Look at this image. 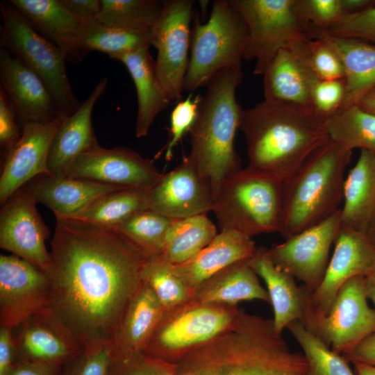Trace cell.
<instances>
[{"mask_svg":"<svg viewBox=\"0 0 375 375\" xmlns=\"http://www.w3.org/2000/svg\"><path fill=\"white\" fill-rule=\"evenodd\" d=\"M49 308L83 351L110 346L149 258L112 228L56 218Z\"/></svg>","mask_w":375,"mask_h":375,"instance_id":"1","label":"cell"},{"mask_svg":"<svg viewBox=\"0 0 375 375\" xmlns=\"http://www.w3.org/2000/svg\"><path fill=\"white\" fill-rule=\"evenodd\" d=\"M174 365L179 375H310L304 355L290 349L272 319L242 308L232 328Z\"/></svg>","mask_w":375,"mask_h":375,"instance_id":"2","label":"cell"},{"mask_svg":"<svg viewBox=\"0 0 375 375\" xmlns=\"http://www.w3.org/2000/svg\"><path fill=\"white\" fill-rule=\"evenodd\" d=\"M247 167L283 181L330 140L324 121L312 108L265 99L242 109Z\"/></svg>","mask_w":375,"mask_h":375,"instance_id":"3","label":"cell"},{"mask_svg":"<svg viewBox=\"0 0 375 375\" xmlns=\"http://www.w3.org/2000/svg\"><path fill=\"white\" fill-rule=\"evenodd\" d=\"M242 78L241 65L218 71L206 85L189 131L188 157L210 179L214 194L224 179L242 169L234 140L242 111L235 92Z\"/></svg>","mask_w":375,"mask_h":375,"instance_id":"4","label":"cell"},{"mask_svg":"<svg viewBox=\"0 0 375 375\" xmlns=\"http://www.w3.org/2000/svg\"><path fill=\"white\" fill-rule=\"evenodd\" d=\"M351 154L352 151L330 139L282 181L278 233L284 239L326 219L340 209Z\"/></svg>","mask_w":375,"mask_h":375,"instance_id":"5","label":"cell"},{"mask_svg":"<svg viewBox=\"0 0 375 375\" xmlns=\"http://www.w3.org/2000/svg\"><path fill=\"white\" fill-rule=\"evenodd\" d=\"M281 196L282 181L247 167L222 181L215 192L212 211L220 231L249 238L278 232Z\"/></svg>","mask_w":375,"mask_h":375,"instance_id":"6","label":"cell"},{"mask_svg":"<svg viewBox=\"0 0 375 375\" xmlns=\"http://www.w3.org/2000/svg\"><path fill=\"white\" fill-rule=\"evenodd\" d=\"M239 311L238 305L206 303L193 298L163 308L144 353L174 364L232 328Z\"/></svg>","mask_w":375,"mask_h":375,"instance_id":"7","label":"cell"},{"mask_svg":"<svg viewBox=\"0 0 375 375\" xmlns=\"http://www.w3.org/2000/svg\"><path fill=\"white\" fill-rule=\"evenodd\" d=\"M190 56L184 90L206 86L220 69L241 65L248 31L240 14L228 0L213 2L208 20L201 23L194 10Z\"/></svg>","mask_w":375,"mask_h":375,"instance_id":"8","label":"cell"},{"mask_svg":"<svg viewBox=\"0 0 375 375\" xmlns=\"http://www.w3.org/2000/svg\"><path fill=\"white\" fill-rule=\"evenodd\" d=\"M0 10L1 47L44 82L61 112L74 113L81 103L72 89L62 51L41 35L9 1L1 2Z\"/></svg>","mask_w":375,"mask_h":375,"instance_id":"9","label":"cell"},{"mask_svg":"<svg viewBox=\"0 0 375 375\" xmlns=\"http://www.w3.org/2000/svg\"><path fill=\"white\" fill-rule=\"evenodd\" d=\"M247 28L243 58L256 60L253 73L263 75L277 52L308 36L310 24L301 0H231Z\"/></svg>","mask_w":375,"mask_h":375,"instance_id":"10","label":"cell"},{"mask_svg":"<svg viewBox=\"0 0 375 375\" xmlns=\"http://www.w3.org/2000/svg\"><path fill=\"white\" fill-rule=\"evenodd\" d=\"M334 251L319 284L311 292L303 288L301 322L310 331L326 315L335 297L350 278L367 276L375 267V247L364 233L341 224Z\"/></svg>","mask_w":375,"mask_h":375,"instance_id":"11","label":"cell"},{"mask_svg":"<svg viewBox=\"0 0 375 375\" xmlns=\"http://www.w3.org/2000/svg\"><path fill=\"white\" fill-rule=\"evenodd\" d=\"M194 3L192 0L163 1L161 14L151 27V45L157 49L156 74L171 101H180L184 90Z\"/></svg>","mask_w":375,"mask_h":375,"instance_id":"12","label":"cell"},{"mask_svg":"<svg viewBox=\"0 0 375 375\" xmlns=\"http://www.w3.org/2000/svg\"><path fill=\"white\" fill-rule=\"evenodd\" d=\"M342 224L340 209L326 219L267 249L272 261L312 291L320 283L328 263L331 247Z\"/></svg>","mask_w":375,"mask_h":375,"instance_id":"13","label":"cell"},{"mask_svg":"<svg viewBox=\"0 0 375 375\" xmlns=\"http://www.w3.org/2000/svg\"><path fill=\"white\" fill-rule=\"evenodd\" d=\"M374 331L375 310L368 303L364 276H358L343 285L311 332L344 356Z\"/></svg>","mask_w":375,"mask_h":375,"instance_id":"14","label":"cell"},{"mask_svg":"<svg viewBox=\"0 0 375 375\" xmlns=\"http://www.w3.org/2000/svg\"><path fill=\"white\" fill-rule=\"evenodd\" d=\"M37 203L24 185L2 205L0 247L46 272L51 255L45 241L51 233L37 210Z\"/></svg>","mask_w":375,"mask_h":375,"instance_id":"15","label":"cell"},{"mask_svg":"<svg viewBox=\"0 0 375 375\" xmlns=\"http://www.w3.org/2000/svg\"><path fill=\"white\" fill-rule=\"evenodd\" d=\"M47 274L14 255L0 256V326L14 328L49 306Z\"/></svg>","mask_w":375,"mask_h":375,"instance_id":"16","label":"cell"},{"mask_svg":"<svg viewBox=\"0 0 375 375\" xmlns=\"http://www.w3.org/2000/svg\"><path fill=\"white\" fill-rule=\"evenodd\" d=\"M162 175L151 160L131 149H106L97 144L74 160L66 176L120 188L151 189Z\"/></svg>","mask_w":375,"mask_h":375,"instance_id":"17","label":"cell"},{"mask_svg":"<svg viewBox=\"0 0 375 375\" xmlns=\"http://www.w3.org/2000/svg\"><path fill=\"white\" fill-rule=\"evenodd\" d=\"M149 201L150 209L172 219L203 215L212 210L213 187L187 156L149 189Z\"/></svg>","mask_w":375,"mask_h":375,"instance_id":"18","label":"cell"},{"mask_svg":"<svg viewBox=\"0 0 375 375\" xmlns=\"http://www.w3.org/2000/svg\"><path fill=\"white\" fill-rule=\"evenodd\" d=\"M67 116L60 113L49 121L31 122L22 126L19 140L3 153L0 177L1 205L36 176L49 175L47 158L50 146Z\"/></svg>","mask_w":375,"mask_h":375,"instance_id":"19","label":"cell"},{"mask_svg":"<svg viewBox=\"0 0 375 375\" xmlns=\"http://www.w3.org/2000/svg\"><path fill=\"white\" fill-rule=\"evenodd\" d=\"M17 362H44L62 365L83 350L48 308L12 328Z\"/></svg>","mask_w":375,"mask_h":375,"instance_id":"20","label":"cell"},{"mask_svg":"<svg viewBox=\"0 0 375 375\" xmlns=\"http://www.w3.org/2000/svg\"><path fill=\"white\" fill-rule=\"evenodd\" d=\"M1 88L14 106L20 126L47 122L60 113L44 82L10 53L0 48Z\"/></svg>","mask_w":375,"mask_h":375,"instance_id":"21","label":"cell"},{"mask_svg":"<svg viewBox=\"0 0 375 375\" xmlns=\"http://www.w3.org/2000/svg\"><path fill=\"white\" fill-rule=\"evenodd\" d=\"M299 38L281 49L263 74L265 99L312 108L310 91L319 78L310 68Z\"/></svg>","mask_w":375,"mask_h":375,"instance_id":"22","label":"cell"},{"mask_svg":"<svg viewBox=\"0 0 375 375\" xmlns=\"http://www.w3.org/2000/svg\"><path fill=\"white\" fill-rule=\"evenodd\" d=\"M29 24L74 63L85 56L81 47L87 19L72 12L61 0H9Z\"/></svg>","mask_w":375,"mask_h":375,"instance_id":"23","label":"cell"},{"mask_svg":"<svg viewBox=\"0 0 375 375\" xmlns=\"http://www.w3.org/2000/svg\"><path fill=\"white\" fill-rule=\"evenodd\" d=\"M108 81L101 78L78 108L67 115L57 130L50 146L47 169L49 175L61 178L74 160L99 144L92 124L93 108L104 93Z\"/></svg>","mask_w":375,"mask_h":375,"instance_id":"24","label":"cell"},{"mask_svg":"<svg viewBox=\"0 0 375 375\" xmlns=\"http://www.w3.org/2000/svg\"><path fill=\"white\" fill-rule=\"evenodd\" d=\"M256 249L251 238L233 231H220L190 259L172 266L175 273L194 292L203 281L226 267L251 258Z\"/></svg>","mask_w":375,"mask_h":375,"instance_id":"25","label":"cell"},{"mask_svg":"<svg viewBox=\"0 0 375 375\" xmlns=\"http://www.w3.org/2000/svg\"><path fill=\"white\" fill-rule=\"evenodd\" d=\"M26 186L37 201L51 209L56 218L69 217L102 195L125 188L88 179L56 178L48 174L36 176Z\"/></svg>","mask_w":375,"mask_h":375,"instance_id":"26","label":"cell"},{"mask_svg":"<svg viewBox=\"0 0 375 375\" xmlns=\"http://www.w3.org/2000/svg\"><path fill=\"white\" fill-rule=\"evenodd\" d=\"M162 310L163 307L153 291L142 281L110 346L111 359L144 353Z\"/></svg>","mask_w":375,"mask_h":375,"instance_id":"27","label":"cell"},{"mask_svg":"<svg viewBox=\"0 0 375 375\" xmlns=\"http://www.w3.org/2000/svg\"><path fill=\"white\" fill-rule=\"evenodd\" d=\"M308 35L324 40L340 58L346 86L344 105L357 103L375 87V44L354 38L333 36L311 26Z\"/></svg>","mask_w":375,"mask_h":375,"instance_id":"28","label":"cell"},{"mask_svg":"<svg viewBox=\"0 0 375 375\" xmlns=\"http://www.w3.org/2000/svg\"><path fill=\"white\" fill-rule=\"evenodd\" d=\"M256 274L265 282L274 310V330L280 335L288 325L301 320L304 312V293L294 278L277 267L270 259L267 249L257 247L250 258Z\"/></svg>","mask_w":375,"mask_h":375,"instance_id":"29","label":"cell"},{"mask_svg":"<svg viewBox=\"0 0 375 375\" xmlns=\"http://www.w3.org/2000/svg\"><path fill=\"white\" fill-rule=\"evenodd\" d=\"M113 59L124 65L133 81L138 99L135 135L145 137L157 115L171 103L158 78L155 60L148 47L117 56Z\"/></svg>","mask_w":375,"mask_h":375,"instance_id":"30","label":"cell"},{"mask_svg":"<svg viewBox=\"0 0 375 375\" xmlns=\"http://www.w3.org/2000/svg\"><path fill=\"white\" fill-rule=\"evenodd\" d=\"M250 258L233 263L200 284L193 299L206 303L237 306L242 301L258 299L270 303L267 291L260 285Z\"/></svg>","mask_w":375,"mask_h":375,"instance_id":"31","label":"cell"},{"mask_svg":"<svg viewBox=\"0 0 375 375\" xmlns=\"http://www.w3.org/2000/svg\"><path fill=\"white\" fill-rule=\"evenodd\" d=\"M342 224L365 233L375 210V154L360 150V156L346 175L343 187Z\"/></svg>","mask_w":375,"mask_h":375,"instance_id":"32","label":"cell"},{"mask_svg":"<svg viewBox=\"0 0 375 375\" xmlns=\"http://www.w3.org/2000/svg\"><path fill=\"white\" fill-rule=\"evenodd\" d=\"M149 190L128 188L109 192L67 218L113 228L135 212L149 208Z\"/></svg>","mask_w":375,"mask_h":375,"instance_id":"33","label":"cell"},{"mask_svg":"<svg viewBox=\"0 0 375 375\" xmlns=\"http://www.w3.org/2000/svg\"><path fill=\"white\" fill-rule=\"evenodd\" d=\"M217 234L215 226L206 214L174 219L160 256L172 265L183 263L207 246Z\"/></svg>","mask_w":375,"mask_h":375,"instance_id":"34","label":"cell"},{"mask_svg":"<svg viewBox=\"0 0 375 375\" xmlns=\"http://www.w3.org/2000/svg\"><path fill=\"white\" fill-rule=\"evenodd\" d=\"M330 139L352 151L367 150L375 154V114L358 103L343 105L324 120Z\"/></svg>","mask_w":375,"mask_h":375,"instance_id":"35","label":"cell"},{"mask_svg":"<svg viewBox=\"0 0 375 375\" xmlns=\"http://www.w3.org/2000/svg\"><path fill=\"white\" fill-rule=\"evenodd\" d=\"M151 28H135L102 24L88 20L81 41L85 55L90 51L107 53L111 58L151 46Z\"/></svg>","mask_w":375,"mask_h":375,"instance_id":"36","label":"cell"},{"mask_svg":"<svg viewBox=\"0 0 375 375\" xmlns=\"http://www.w3.org/2000/svg\"><path fill=\"white\" fill-rule=\"evenodd\" d=\"M174 219L148 208L135 212L113 228L151 258L160 255L165 235Z\"/></svg>","mask_w":375,"mask_h":375,"instance_id":"37","label":"cell"},{"mask_svg":"<svg viewBox=\"0 0 375 375\" xmlns=\"http://www.w3.org/2000/svg\"><path fill=\"white\" fill-rule=\"evenodd\" d=\"M287 328L302 349L310 375H355L347 360L333 351L300 320L291 322Z\"/></svg>","mask_w":375,"mask_h":375,"instance_id":"38","label":"cell"},{"mask_svg":"<svg viewBox=\"0 0 375 375\" xmlns=\"http://www.w3.org/2000/svg\"><path fill=\"white\" fill-rule=\"evenodd\" d=\"M96 20L113 26L151 28L158 19L162 2L155 0H100Z\"/></svg>","mask_w":375,"mask_h":375,"instance_id":"39","label":"cell"},{"mask_svg":"<svg viewBox=\"0 0 375 375\" xmlns=\"http://www.w3.org/2000/svg\"><path fill=\"white\" fill-rule=\"evenodd\" d=\"M142 279L153 291L163 308L174 306L193 297V291L175 273L172 264L160 255L147 259Z\"/></svg>","mask_w":375,"mask_h":375,"instance_id":"40","label":"cell"},{"mask_svg":"<svg viewBox=\"0 0 375 375\" xmlns=\"http://www.w3.org/2000/svg\"><path fill=\"white\" fill-rule=\"evenodd\" d=\"M308 64L322 80L343 79L344 69L342 62L331 47L319 38H307L304 43Z\"/></svg>","mask_w":375,"mask_h":375,"instance_id":"41","label":"cell"},{"mask_svg":"<svg viewBox=\"0 0 375 375\" xmlns=\"http://www.w3.org/2000/svg\"><path fill=\"white\" fill-rule=\"evenodd\" d=\"M310 98L313 110L324 121L336 112L345 102L344 79H317L312 86Z\"/></svg>","mask_w":375,"mask_h":375,"instance_id":"42","label":"cell"},{"mask_svg":"<svg viewBox=\"0 0 375 375\" xmlns=\"http://www.w3.org/2000/svg\"><path fill=\"white\" fill-rule=\"evenodd\" d=\"M322 31L333 36L354 38L375 44V4L361 12L343 16Z\"/></svg>","mask_w":375,"mask_h":375,"instance_id":"43","label":"cell"},{"mask_svg":"<svg viewBox=\"0 0 375 375\" xmlns=\"http://www.w3.org/2000/svg\"><path fill=\"white\" fill-rule=\"evenodd\" d=\"M201 98L199 95L193 97L190 94L185 99L180 101L172 111L169 138L165 151L166 160L171 159L174 147L191 129L197 115Z\"/></svg>","mask_w":375,"mask_h":375,"instance_id":"44","label":"cell"},{"mask_svg":"<svg viewBox=\"0 0 375 375\" xmlns=\"http://www.w3.org/2000/svg\"><path fill=\"white\" fill-rule=\"evenodd\" d=\"M110 361V346L83 351L62 365L57 375H106Z\"/></svg>","mask_w":375,"mask_h":375,"instance_id":"45","label":"cell"},{"mask_svg":"<svg viewBox=\"0 0 375 375\" xmlns=\"http://www.w3.org/2000/svg\"><path fill=\"white\" fill-rule=\"evenodd\" d=\"M310 26L322 31L330 28L343 17L340 0H301Z\"/></svg>","mask_w":375,"mask_h":375,"instance_id":"46","label":"cell"},{"mask_svg":"<svg viewBox=\"0 0 375 375\" xmlns=\"http://www.w3.org/2000/svg\"><path fill=\"white\" fill-rule=\"evenodd\" d=\"M22 132L17 111L0 87V147L3 153L17 142Z\"/></svg>","mask_w":375,"mask_h":375,"instance_id":"47","label":"cell"},{"mask_svg":"<svg viewBox=\"0 0 375 375\" xmlns=\"http://www.w3.org/2000/svg\"><path fill=\"white\" fill-rule=\"evenodd\" d=\"M106 375H157L153 358L144 353L111 359Z\"/></svg>","mask_w":375,"mask_h":375,"instance_id":"48","label":"cell"},{"mask_svg":"<svg viewBox=\"0 0 375 375\" xmlns=\"http://www.w3.org/2000/svg\"><path fill=\"white\" fill-rule=\"evenodd\" d=\"M16 362L12 329L0 328V375H6Z\"/></svg>","mask_w":375,"mask_h":375,"instance_id":"49","label":"cell"},{"mask_svg":"<svg viewBox=\"0 0 375 375\" xmlns=\"http://www.w3.org/2000/svg\"><path fill=\"white\" fill-rule=\"evenodd\" d=\"M60 367L44 362H17L6 375H57Z\"/></svg>","mask_w":375,"mask_h":375,"instance_id":"50","label":"cell"},{"mask_svg":"<svg viewBox=\"0 0 375 375\" xmlns=\"http://www.w3.org/2000/svg\"><path fill=\"white\" fill-rule=\"evenodd\" d=\"M342 356L352 362L375 365V331Z\"/></svg>","mask_w":375,"mask_h":375,"instance_id":"51","label":"cell"},{"mask_svg":"<svg viewBox=\"0 0 375 375\" xmlns=\"http://www.w3.org/2000/svg\"><path fill=\"white\" fill-rule=\"evenodd\" d=\"M74 15L83 19H96L101 10L100 0H61Z\"/></svg>","mask_w":375,"mask_h":375,"instance_id":"52","label":"cell"},{"mask_svg":"<svg viewBox=\"0 0 375 375\" xmlns=\"http://www.w3.org/2000/svg\"><path fill=\"white\" fill-rule=\"evenodd\" d=\"M343 16L361 12L375 4L372 0H340Z\"/></svg>","mask_w":375,"mask_h":375,"instance_id":"53","label":"cell"},{"mask_svg":"<svg viewBox=\"0 0 375 375\" xmlns=\"http://www.w3.org/2000/svg\"><path fill=\"white\" fill-rule=\"evenodd\" d=\"M365 290L368 299H370L375 310V267L365 276H364Z\"/></svg>","mask_w":375,"mask_h":375,"instance_id":"54","label":"cell"},{"mask_svg":"<svg viewBox=\"0 0 375 375\" xmlns=\"http://www.w3.org/2000/svg\"><path fill=\"white\" fill-rule=\"evenodd\" d=\"M357 103L364 109L375 114V87L366 93Z\"/></svg>","mask_w":375,"mask_h":375,"instance_id":"55","label":"cell"},{"mask_svg":"<svg viewBox=\"0 0 375 375\" xmlns=\"http://www.w3.org/2000/svg\"><path fill=\"white\" fill-rule=\"evenodd\" d=\"M157 375H179L174 367V365L163 360L154 359Z\"/></svg>","mask_w":375,"mask_h":375,"instance_id":"56","label":"cell"},{"mask_svg":"<svg viewBox=\"0 0 375 375\" xmlns=\"http://www.w3.org/2000/svg\"><path fill=\"white\" fill-rule=\"evenodd\" d=\"M357 375H375V365L362 362H353Z\"/></svg>","mask_w":375,"mask_h":375,"instance_id":"57","label":"cell"},{"mask_svg":"<svg viewBox=\"0 0 375 375\" xmlns=\"http://www.w3.org/2000/svg\"><path fill=\"white\" fill-rule=\"evenodd\" d=\"M365 235L375 247V210L370 218Z\"/></svg>","mask_w":375,"mask_h":375,"instance_id":"58","label":"cell"}]
</instances>
